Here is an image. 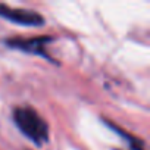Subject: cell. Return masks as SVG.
Listing matches in <instances>:
<instances>
[{"mask_svg": "<svg viewBox=\"0 0 150 150\" xmlns=\"http://www.w3.org/2000/svg\"><path fill=\"white\" fill-rule=\"evenodd\" d=\"M15 124L21 132L34 141L37 146H41L49 138V128L46 121L33 109V108H18L13 113Z\"/></svg>", "mask_w": 150, "mask_h": 150, "instance_id": "6da1fadb", "label": "cell"}, {"mask_svg": "<svg viewBox=\"0 0 150 150\" xmlns=\"http://www.w3.org/2000/svg\"><path fill=\"white\" fill-rule=\"evenodd\" d=\"M0 16L18 25L27 27H40L44 24V19L40 13L27 9H13L6 5H0Z\"/></svg>", "mask_w": 150, "mask_h": 150, "instance_id": "7a4b0ae2", "label": "cell"}, {"mask_svg": "<svg viewBox=\"0 0 150 150\" xmlns=\"http://www.w3.org/2000/svg\"><path fill=\"white\" fill-rule=\"evenodd\" d=\"M49 41H52L50 37H38V38H30V40H9L8 46H11L13 49H21V50H25V52H30V53L41 54V56L50 59L46 54V50H44V46Z\"/></svg>", "mask_w": 150, "mask_h": 150, "instance_id": "3957f363", "label": "cell"}]
</instances>
